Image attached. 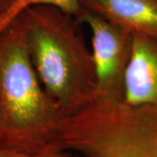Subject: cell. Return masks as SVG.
<instances>
[{"label":"cell","instance_id":"1","mask_svg":"<svg viewBox=\"0 0 157 157\" xmlns=\"http://www.w3.org/2000/svg\"><path fill=\"white\" fill-rule=\"evenodd\" d=\"M22 15L36 73L63 116L95 101L92 52L78 32L77 18L52 6L32 7Z\"/></svg>","mask_w":157,"mask_h":157},{"label":"cell","instance_id":"2","mask_svg":"<svg viewBox=\"0 0 157 157\" xmlns=\"http://www.w3.org/2000/svg\"><path fill=\"white\" fill-rule=\"evenodd\" d=\"M0 148L34 155L52 145L64 116L36 73L22 14L0 35Z\"/></svg>","mask_w":157,"mask_h":157},{"label":"cell","instance_id":"3","mask_svg":"<svg viewBox=\"0 0 157 157\" xmlns=\"http://www.w3.org/2000/svg\"><path fill=\"white\" fill-rule=\"evenodd\" d=\"M52 145L79 157H157V107L95 100L62 118Z\"/></svg>","mask_w":157,"mask_h":157},{"label":"cell","instance_id":"4","mask_svg":"<svg viewBox=\"0 0 157 157\" xmlns=\"http://www.w3.org/2000/svg\"><path fill=\"white\" fill-rule=\"evenodd\" d=\"M76 18L78 23H84L92 33L95 100L123 101L124 77L133 35L84 7Z\"/></svg>","mask_w":157,"mask_h":157},{"label":"cell","instance_id":"5","mask_svg":"<svg viewBox=\"0 0 157 157\" xmlns=\"http://www.w3.org/2000/svg\"><path fill=\"white\" fill-rule=\"evenodd\" d=\"M123 103L157 107V39L133 35L124 77Z\"/></svg>","mask_w":157,"mask_h":157},{"label":"cell","instance_id":"6","mask_svg":"<svg viewBox=\"0 0 157 157\" xmlns=\"http://www.w3.org/2000/svg\"><path fill=\"white\" fill-rule=\"evenodd\" d=\"M80 3L132 35L157 39V0H80Z\"/></svg>","mask_w":157,"mask_h":157},{"label":"cell","instance_id":"7","mask_svg":"<svg viewBox=\"0 0 157 157\" xmlns=\"http://www.w3.org/2000/svg\"><path fill=\"white\" fill-rule=\"evenodd\" d=\"M35 6H52L75 17L83 7L80 0H13L4 11L0 13V35L16 20L23 12Z\"/></svg>","mask_w":157,"mask_h":157},{"label":"cell","instance_id":"8","mask_svg":"<svg viewBox=\"0 0 157 157\" xmlns=\"http://www.w3.org/2000/svg\"><path fill=\"white\" fill-rule=\"evenodd\" d=\"M34 157H69V154L54 145H50L36 153Z\"/></svg>","mask_w":157,"mask_h":157},{"label":"cell","instance_id":"9","mask_svg":"<svg viewBox=\"0 0 157 157\" xmlns=\"http://www.w3.org/2000/svg\"><path fill=\"white\" fill-rule=\"evenodd\" d=\"M34 155L24 153V152L17 151L13 149L7 148H0V157H34Z\"/></svg>","mask_w":157,"mask_h":157},{"label":"cell","instance_id":"10","mask_svg":"<svg viewBox=\"0 0 157 157\" xmlns=\"http://www.w3.org/2000/svg\"><path fill=\"white\" fill-rule=\"evenodd\" d=\"M12 1L13 0H0V13L5 11Z\"/></svg>","mask_w":157,"mask_h":157},{"label":"cell","instance_id":"11","mask_svg":"<svg viewBox=\"0 0 157 157\" xmlns=\"http://www.w3.org/2000/svg\"><path fill=\"white\" fill-rule=\"evenodd\" d=\"M2 140V111H1V106H0V143Z\"/></svg>","mask_w":157,"mask_h":157}]
</instances>
